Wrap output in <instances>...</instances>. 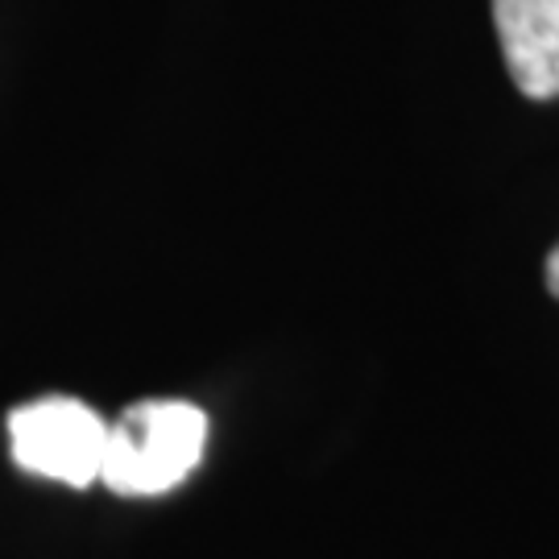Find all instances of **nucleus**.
<instances>
[{
	"mask_svg": "<svg viewBox=\"0 0 559 559\" xmlns=\"http://www.w3.org/2000/svg\"><path fill=\"white\" fill-rule=\"evenodd\" d=\"M501 59L522 96H559V0H493Z\"/></svg>",
	"mask_w": 559,
	"mask_h": 559,
	"instance_id": "nucleus-3",
	"label": "nucleus"
},
{
	"mask_svg": "<svg viewBox=\"0 0 559 559\" xmlns=\"http://www.w3.org/2000/svg\"><path fill=\"white\" fill-rule=\"evenodd\" d=\"M207 448V415L179 399L133 402L108 423L100 480L120 498H158L195 473Z\"/></svg>",
	"mask_w": 559,
	"mask_h": 559,
	"instance_id": "nucleus-1",
	"label": "nucleus"
},
{
	"mask_svg": "<svg viewBox=\"0 0 559 559\" xmlns=\"http://www.w3.org/2000/svg\"><path fill=\"white\" fill-rule=\"evenodd\" d=\"M543 274H547V290L559 299V245L547 253V270H543Z\"/></svg>",
	"mask_w": 559,
	"mask_h": 559,
	"instance_id": "nucleus-4",
	"label": "nucleus"
},
{
	"mask_svg": "<svg viewBox=\"0 0 559 559\" xmlns=\"http://www.w3.org/2000/svg\"><path fill=\"white\" fill-rule=\"evenodd\" d=\"M108 423L80 399L25 402L9 415V448L17 468L46 480H62L71 489H87L100 480Z\"/></svg>",
	"mask_w": 559,
	"mask_h": 559,
	"instance_id": "nucleus-2",
	"label": "nucleus"
}]
</instances>
